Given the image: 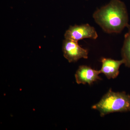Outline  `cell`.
Here are the masks:
<instances>
[{"label":"cell","instance_id":"3957f363","mask_svg":"<svg viewBox=\"0 0 130 130\" xmlns=\"http://www.w3.org/2000/svg\"><path fill=\"white\" fill-rule=\"evenodd\" d=\"M65 39L78 41L85 38L95 40L98 37L95 29L89 24L70 26L64 34Z\"/></svg>","mask_w":130,"mask_h":130},{"label":"cell","instance_id":"7a4b0ae2","mask_svg":"<svg viewBox=\"0 0 130 130\" xmlns=\"http://www.w3.org/2000/svg\"><path fill=\"white\" fill-rule=\"evenodd\" d=\"M91 108L98 111L102 117L112 113L130 112V95L125 91L115 92L110 89Z\"/></svg>","mask_w":130,"mask_h":130},{"label":"cell","instance_id":"6da1fadb","mask_svg":"<svg viewBox=\"0 0 130 130\" xmlns=\"http://www.w3.org/2000/svg\"><path fill=\"white\" fill-rule=\"evenodd\" d=\"M95 21L106 33H120L129 25L125 4L120 0H111L94 13Z\"/></svg>","mask_w":130,"mask_h":130},{"label":"cell","instance_id":"52a82bcc","mask_svg":"<svg viewBox=\"0 0 130 130\" xmlns=\"http://www.w3.org/2000/svg\"><path fill=\"white\" fill-rule=\"evenodd\" d=\"M128 32L124 36V40L121 50L122 59L126 67L130 68V25L127 26Z\"/></svg>","mask_w":130,"mask_h":130},{"label":"cell","instance_id":"8992f818","mask_svg":"<svg viewBox=\"0 0 130 130\" xmlns=\"http://www.w3.org/2000/svg\"><path fill=\"white\" fill-rule=\"evenodd\" d=\"M101 62L102 65L100 72L105 74L108 79H114L117 77L119 73L120 67L122 64H124L123 59L116 60L104 58L101 59Z\"/></svg>","mask_w":130,"mask_h":130},{"label":"cell","instance_id":"5b68a950","mask_svg":"<svg viewBox=\"0 0 130 130\" xmlns=\"http://www.w3.org/2000/svg\"><path fill=\"white\" fill-rule=\"evenodd\" d=\"M100 70H96L87 66H81L77 70L75 74L77 83L80 84H88L89 85L102 78L99 76Z\"/></svg>","mask_w":130,"mask_h":130},{"label":"cell","instance_id":"277c9868","mask_svg":"<svg viewBox=\"0 0 130 130\" xmlns=\"http://www.w3.org/2000/svg\"><path fill=\"white\" fill-rule=\"evenodd\" d=\"M63 55L70 63L75 62L81 58L88 59V51L81 47L78 41L65 39L63 43Z\"/></svg>","mask_w":130,"mask_h":130}]
</instances>
